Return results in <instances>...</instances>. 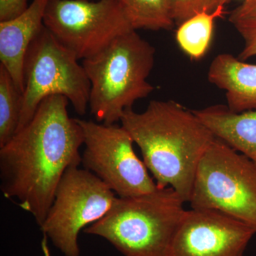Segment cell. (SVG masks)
<instances>
[{"mask_svg":"<svg viewBox=\"0 0 256 256\" xmlns=\"http://www.w3.org/2000/svg\"><path fill=\"white\" fill-rule=\"evenodd\" d=\"M234 25L244 40V47L238 56V60L245 62L256 56V21H240Z\"/></svg>","mask_w":256,"mask_h":256,"instance_id":"cell-18","label":"cell"},{"mask_svg":"<svg viewBox=\"0 0 256 256\" xmlns=\"http://www.w3.org/2000/svg\"><path fill=\"white\" fill-rule=\"evenodd\" d=\"M224 14V6L213 12L198 13L178 26L176 40L181 50L194 60L202 58L210 48L216 20Z\"/></svg>","mask_w":256,"mask_h":256,"instance_id":"cell-14","label":"cell"},{"mask_svg":"<svg viewBox=\"0 0 256 256\" xmlns=\"http://www.w3.org/2000/svg\"><path fill=\"white\" fill-rule=\"evenodd\" d=\"M185 203L172 188L117 196L108 213L84 232L105 238L124 256H169Z\"/></svg>","mask_w":256,"mask_h":256,"instance_id":"cell-3","label":"cell"},{"mask_svg":"<svg viewBox=\"0 0 256 256\" xmlns=\"http://www.w3.org/2000/svg\"><path fill=\"white\" fill-rule=\"evenodd\" d=\"M78 120L84 136L82 163L118 197L140 196L158 188L130 134L122 126Z\"/></svg>","mask_w":256,"mask_h":256,"instance_id":"cell-9","label":"cell"},{"mask_svg":"<svg viewBox=\"0 0 256 256\" xmlns=\"http://www.w3.org/2000/svg\"><path fill=\"white\" fill-rule=\"evenodd\" d=\"M193 111L216 138L256 164V110L235 112L216 105Z\"/></svg>","mask_w":256,"mask_h":256,"instance_id":"cell-13","label":"cell"},{"mask_svg":"<svg viewBox=\"0 0 256 256\" xmlns=\"http://www.w3.org/2000/svg\"><path fill=\"white\" fill-rule=\"evenodd\" d=\"M229 22L235 24L240 21H256V0H244L229 16Z\"/></svg>","mask_w":256,"mask_h":256,"instance_id":"cell-20","label":"cell"},{"mask_svg":"<svg viewBox=\"0 0 256 256\" xmlns=\"http://www.w3.org/2000/svg\"><path fill=\"white\" fill-rule=\"evenodd\" d=\"M120 122L158 188H174L188 202L197 168L216 138L210 130L193 110L174 100H152L142 112L127 109Z\"/></svg>","mask_w":256,"mask_h":256,"instance_id":"cell-2","label":"cell"},{"mask_svg":"<svg viewBox=\"0 0 256 256\" xmlns=\"http://www.w3.org/2000/svg\"><path fill=\"white\" fill-rule=\"evenodd\" d=\"M69 100L52 96L31 120L0 148L1 190L41 226L66 172L79 166L84 144L78 120L69 116Z\"/></svg>","mask_w":256,"mask_h":256,"instance_id":"cell-1","label":"cell"},{"mask_svg":"<svg viewBox=\"0 0 256 256\" xmlns=\"http://www.w3.org/2000/svg\"><path fill=\"white\" fill-rule=\"evenodd\" d=\"M255 229L222 212L186 210L169 256H244Z\"/></svg>","mask_w":256,"mask_h":256,"instance_id":"cell-10","label":"cell"},{"mask_svg":"<svg viewBox=\"0 0 256 256\" xmlns=\"http://www.w3.org/2000/svg\"><path fill=\"white\" fill-rule=\"evenodd\" d=\"M22 92L16 87L9 72L0 64V148L18 131Z\"/></svg>","mask_w":256,"mask_h":256,"instance_id":"cell-16","label":"cell"},{"mask_svg":"<svg viewBox=\"0 0 256 256\" xmlns=\"http://www.w3.org/2000/svg\"><path fill=\"white\" fill-rule=\"evenodd\" d=\"M133 30H170L174 22L170 0H119Z\"/></svg>","mask_w":256,"mask_h":256,"instance_id":"cell-15","label":"cell"},{"mask_svg":"<svg viewBox=\"0 0 256 256\" xmlns=\"http://www.w3.org/2000/svg\"><path fill=\"white\" fill-rule=\"evenodd\" d=\"M24 85L18 131L31 120L40 104L50 96H63L77 114H86L90 82L85 69L76 56L45 26L25 56Z\"/></svg>","mask_w":256,"mask_h":256,"instance_id":"cell-5","label":"cell"},{"mask_svg":"<svg viewBox=\"0 0 256 256\" xmlns=\"http://www.w3.org/2000/svg\"><path fill=\"white\" fill-rule=\"evenodd\" d=\"M116 198L92 172L74 166L60 180L40 229L64 256H79L80 230L104 218Z\"/></svg>","mask_w":256,"mask_h":256,"instance_id":"cell-7","label":"cell"},{"mask_svg":"<svg viewBox=\"0 0 256 256\" xmlns=\"http://www.w3.org/2000/svg\"><path fill=\"white\" fill-rule=\"evenodd\" d=\"M154 47L132 30L82 60L90 82L88 108L96 122H120L124 111L153 92L146 79L154 66Z\"/></svg>","mask_w":256,"mask_h":256,"instance_id":"cell-4","label":"cell"},{"mask_svg":"<svg viewBox=\"0 0 256 256\" xmlns=\"http://www.w3.org/2000/svg\"><path fill=\"white\" fill-rule=\"evenodd\" d=\"M208 80L226 92L230 110H256V64L246 63L229 54H220L210 64Z\"/></svg>","mask_w":256,"mask_h":256,"instance_id":"cell-12","label":"cell"},{"mask_svg":"<svg viewBox=\"0 0 256 256\" xmlns=\"http://www.w3.org/2000/svg\"><path fill=\"white\" fill-rule=\"evenodd\" d=\"M174 24L180 26L198 13L213 12L220 6L228 4L230 0H170Z\"/></svg>","mask_w":256,"mask_h":256,"instance_id":"cell-17","label":"cell"},{"mask_svg":"<svg viewBox=\"0 0 256 256\" xmlns=\"http://www.w3.org/2000/svg\"><path fill=\"white\" fill-rule=\"evenodd\" d=\"M44 24L78 60L134 30L119 0H50Z\"/></svg>","mask_w":256,"mask_h":256,"instance_id":"cell-8","label":"cell"},{"mask_svg":"<svg viewBox=\"0 0 256 256\" xmlns=\"http://www.w3.org/2000/svg\"><path fill=\"white\" fill-rule=\"evenodd\" d=\"M28 0H0V22L12 20L28 9Z\"/></svg>","mask_w":256,"mask_h":256,"instance_id":"cell-19","label":"cell"},{"mask_svg":"<svg viewBox=\"0 0 256 256\" xmlns=\"http://www.w3.org/2000/svg\"><path fill=\"white\" fill-rule=\"evenodd\" d=\"M50 0H33L18 16L0 22V62L24 92V62L28 48L43 30L44 18Z\"/></svg>","mask_w":256,"mask_h":256,"instance_id":"cell-11","label":"cell"},{"mask_svg":"<svg viewBox=\"0 0 256 256\" xmlns=\"http://www.w3.org/2000/svg\"><path fill=\"white\" fill-rule=\"evenodd\" d=\"M188 203L223 212L256 230V164L215 138L197 168Z\"/></svg>","mask_w":256,"mask_h":256,"instance_id":"cell-6","label":"cell"},{"mask_svg":"<svg viewBox=\"0 0 256 256\" xmlns=\"http://www.w3.org/2000/svg\"><path fill=\"white\" fill-rule=\"evenodd\" d=\"M48 237L43 234V238L41 242V247L44 256H52L50 247H48Z\"/></svg>","mask_w":256,"mask_h":256,"instance_id":"cell-21","label":"cell"}]
</instances>
